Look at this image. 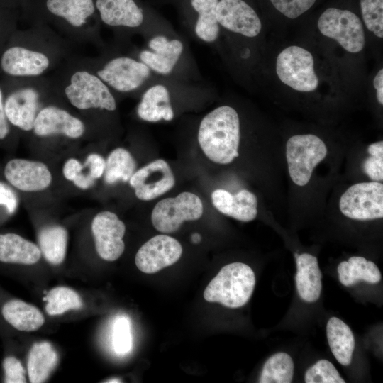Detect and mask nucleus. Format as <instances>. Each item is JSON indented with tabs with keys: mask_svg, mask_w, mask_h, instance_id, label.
Masks as SVG:
<instances>
[{
	"mask_svg": "<svg viewBox=\"0 0 383 383\" xmlns=\"http://www.w3.org/2000/svg\"><path fill=\"white\" fill-rule=\"evenodd\" d=\"M218 0H189L194 16L187 24L188 33L200 42L208 45L218 43L221 28L216 18Z\"/></svg>",
	"mask_w": 383,
	"mask_h": 383,
	"instance_id": "obj_21",
	"label": "nucleus"
},
{
	"mask_svg": "<svg viewBox=\"0 0 383 383\" xmlns=\"http://www.w3.org/2000/svg\"><path fill=\"white\" fill-rule=\"evenodd\" d=\"M40 251L52 265L61 264L66 255L67 232L62 226H53L43 228L38 233Z\"/></svg>",
	"mask_w": 383,
	"mask_h": 383,
	"instance_id": "obj_30",
	"label": "nucleus"
},
{
	"mask_svg": "<svg viewBox=\"0 0 383 383\" xmlns=\"http://www.w3.org/2000/svg\"><path fill=\"white\" fill-rule=\"evenodd\" d=\"M326 333L329 347L335 359L343 365H349L355 348V339L350 327L340 318L332 317L327 323Z\"/></svg>",
	"mask_w": 383,
	"mask_h": 383,
	"instance_id": "obj_28",
	"label": "nucleus"
},
{
	"mask_svg": "<svg viewBox=\"0 0 383 383\" xmlns=\"http://www.w3.org/2000/svg\"><path fill=\"white\" fill-rule=\"evenodd\" d=\"M129 183L137 198L150 201L170 190L175 184V177L167 162L159 159L134 172Z\"/></svg>",
	"mask_w": 383,
	"mask_h": 383,
	"instance_id": "obj_18",
	"label": "nucleus"
},
{
	"mask_svg": "<svg viewBox=\"0 0 383 383\" xmlns=\"http://www.w3.org/2000/svg\"><path fill=\"white\" fill-rule=\"evenodd\" d=\"M46 6L52 15L75 29V33L84 27L96 8L93 0H47Z\"/></svg>",
	"mask_w": 383,
	"mask_h": 383,
	"instance_id": "obj_26",
	"label": "nucleus"
},
{
	"mask_svg": "<svg viewBox=\"0 0 383 383\" xmlns=\"http://www.w3.org/2000/svg\"><path fill=\"white\" fill-rule=\"evenodd\" d=\"M328 148L316 135H295L286 144V159L289 177L297 186L306 185L316 165L325 159Z\"/></svg>",
	"mask_w": 383,
	"mask_h": 383,
	"instance_id": "obj_8",
	"label": "nucleus"
},
{
	"mask_svg": "<svg viewBox=\"0 0 383 383\" xmlns=\"http://www.w3.org/2000/svg\"><path fill=\"white\" fill-rule=\"evenodd\" d=\"M216 18L221 30L244 38H255L262 30L258 15L243 0H218Z\"/></svg>",
	"mask_w": 383,
	"mask_h": 383,
	"instance_id": "obj_15",
	"label": "nucleus"
},
{
	"mask_svg": "<svg viewBox=\"0 0 383 383\" xmlns=\"http://www.w3.org/2000/svg\"><path fill=\"white\" fill-rule=\"evenodd\" d=\"M199 144L211 161L226 165L239 156L240 120L231 106L216 107L201 119L197 133Z\"/></svg>",
	"mask_w": 383,
	"mask_h": 383,
	"instance_id": "obj_2",
	"label": "nucleus"
},
{
	"mask_svg": "<svg viewBox=\"0 0 383 383\" xmlns=\"http://www.w3.org/2000/svg\"><path fill=\"white\" fill-rule=\"evenodd\" d=\"M203 204L196 194L184 192L176 197L160 201L151 213V221L156 230L170 233L177 231L185 221H195L203 214Z\"/></svg>",
	"mask_w": 383,
	"mask_h": 383,
	"instance_id": "obj_13",
	"label": "nucleus"
},
{
	"mask_svg": "<svg viewBox=\"0 0 383 383\" xmlns=\"http://www.w3.org/2000/svg\"><path fill=\"white\" fill-rule=\"evenodd\" d=\"M95 7L105 25L126 33H139L143 37L159 23L148 22L135 0H96Z\"/></svg>",
	"mask_w": 383,
	"mask_h": 383,
	"instance_id": "obj_14",
	"label": "nucleus"
},
{
	"mask_svg": "<svg viewBox=\"0 0 383 383\" xmlns=\"http://www.w3.org/2000/svg\"><path fill=\"white\" fill-rule=\"evenodd\" d=\"M58 361V354L49 342L34 343L29 351L27 362L30 382H44L55 370Z\"/></svg>",
	"mask_w": 383,
	"mask_h": 383,
	"instance_id": "obj_27",
	"label": "nucleus"
},
{
	"mask_svg": "<svg viewBox=\"0 0 383 383\" xmlns=\"http://www.w3.org/2000/svg\"><path fill=\"white\" fill-rule=\"evenodd\" d=\"M143 38V47L131 52L155 74L203 81L186 39L169 26L160 23Z\"/></svg>",
	"mask_w": 383,
	"mask_h": 383,
	"instance_id": "obj_1",
	"label": "nucleus"
},
{
	"mask_svg": "<svg viewBox=\"0 0 383 383\" xmlns=\"http://www.w3.org/2000/svg\"><path fill=\"white\" fill-rule=\"evenodd\" d=\"M378 102L383 105V70L380 69L373 80Z\"/></svg>",
	"mask_w": 383,
	"mask_h": 383,
	"instance_id": "obj_45",
	"label": "nucleus"
},
{
	"mask_svg": "<svg viewBox=\"0 0 383 383\" xmlns=\"http://www.w3.org/2000/svg\"><path fill=\"white\" fill-rule=\"evenodd\" d=\"M255 285L252 268L243 262H233L223 267L209 283L204 297L208 302H218L231 309L240 308L250 299Z\"/></svg>",
	"mask_w": 383,
	"mask_h": 383,
	"instance_id": "obj_7",
	"label": "nucleus"
},
{
	"mask_svg": "<svg viewBox=\"0 0 383 383\" xmlns=\"http://www.w3.org/2000/svg\"><path fill=\"white\" fill-rule=\"evenodd\" d=\"M60 43L45 30H30V45L6 49L1 58V67L13 77H43L54 68L63 53Z\"/></svg>",
	"mask_w": 383,
	"mask_h": 383,
	"instance_id": "obj_3",
	"label": "nucleus"
},
{
	"mask_svg": "<svg viewBox=\"0 0 383 383\" xmlns=\"http://www.w3.org/2000/svg\"><path fill=\"white\" fill-rule=\"evenodd\" d=\"M272 5L286 17L294 19L307 10L316 0H270Z\"/></svg>",
	"mask_w": 383,
	"mask_h": 383,
	"instance_id": "obj_38",
	"label": "nucleus"
},
{
	"mask_svg": "<svg viewBox=\"0 0 383 383\" xmlns=\"http://www.w3.org/2000/svg\"><path fill=\"white\" fill-rule=\"evenodd\" d=\"M211 200L218 211L236 220L249 222L257 216V197L247 189L232 194L225 189H218L213 192Z\"/></svg>",
	"mask_w": 383,
	"mask_h": 383,
	"instance_id": "obj_22",
	"label": "nucleus"
},
{
	"mask_svg": "<svg viewBox=\"0 0 383 383\" xmlns=\"http://www.w3.org/2000/svg\"><path fill=\"white\" fill-rule=\"evenodd\" d=\"M201 235L196 233L192 235V240L194 243H199L201 241Z\"/></svg>",
	"mask_w": 383,
	"mask_h": 383,
	"instance_id": "obj_46",
	"label": "nucleus"
},
{
	"mask_svg": "<svg viewBox=\"0 0 383 383\" xmlns=\"http://www.w3.org/2000/svg\"><path fill=\"white\" fill-rule=\"evenodd\" d=\"M112 344L115 352L118 355L127 354L132 348V335L129 319L124 316L118 317L113 327Z\"/></svg>",
	"mask_w": 383,
	"mask_h": 383,
	"instance_id": "obj_37",
	"label": "nucleus"
},
{
	"mask_svg": "<svg viewBox=\"0 0 383 383\" xmlns=\"http://www.w3.org/2000/svg\"><path fill=\"white\" fill-rule=\"evenodd\" d=\"M208 86L203 81L158 76L140 95L137 115L146 122L170 121L175 116L177 99L200 91Z\"/></svg>",
	"mask_w": 383,
	"mask_h": 383,
	"instance_id": "obj_6",
	"label": "nucleus"
},
{
	"mask_svg": "<svg viewBox=\"0 0 383 383\" xmlns=\"http://www.w3.org/2000/svg\"><path fill=\"white\" fill-rule=\"evenodd\" d=\"M91 231L99 255L106 261H115L123 254L126 226L113 212L102 211L94 218Z\"/></svg>",
	"mask_w": 383,
	"mask_h": 383,
	"instance_id": "obj_17",
	"label": "nucleus"
},
{
	"mask_svg": "<svg viewBox=\"0 0 383 383\" xmlns=\"http://www.w3.org/2000/svg\"><path fill=\"white\" fill-rule=\"evenodd\" d=\"M296 286L299 296L306 302L316 301L322 289V273L317 258L309 253L299 255L296 258Z\"/></svg>",
	"mask_w": 383,
	"mask_h": 383,
	"instance_id": "obj_23",
	"label": "nucleus"
},
{
	"mask_svg": "<svg viewBox=\"0 0 383 383\" xmlns=\"http://www.w3.org/2000/svg\"><path fill=\"white\" fill-rule=\"evenodd\" d=\"M339 281L350 287L363 280L370 284L378 283L382 278L377 266L363 257L353 256L348 261L341 262L338 266Z\"/></svg>",
	"mask_w": 383,
	"mask_h": 383,
	"instance_id": "obj_29",
	"label": "nucleus"
},
{
	"mask_svg": "<svg viewBox=\"0 0 383 383\" xmlns=\"http://www.w3.org/2000/svg\"><path fill=\"white\" fill-rule=\"evenodd\" d=\"M1 312L10 326L21 331H36L45 322L44 316L38 308L19 299L6 301Z\"/></svg>",
	"mask_w": 383,
	"mask_h": 383,
	"instance_id": "obj_25",
	"label": "nucleus"
},
{
	"mask_svg": "<svg viewBox=\"0 0 383 383\" xmlns=\"http://www.w3.org/2000/svg\"><path fill=\"white\" fill-rule=\"evenodd\" d=\"M40 257V249L33 243L16 233L0 234L1 262L33 265Z\"/></svg>",
	"mask_w": 383,
	"mask_h": 383,
	"instance_id": "obj_24",
	"label": "nucleus"
},
{
	"mask_svg": "<svg viewBox=\"0 0 383 383\" xmlns=\"http://www.w3.org/2000/svg\"><path fill=\"white\" fill-rule=\"evenodd\" d=\"M50 84L43 77L30 78L26 84L15 89L6 98L4 111L7 120L24 131L33 130L41 105V98Z\"/></svg>",
	"mask_w": 383,
	"mask_h": 383,
	"instance_id": "obj_10",
	"label": "nucleus"
},
{
	"mask_svg": "<svg viewBox=\"0 0 383 383\" xmlns=\"http://www.w3.org/2000/svg\"><path fill=\"white\" fill-rule=\"evenodd\" d=\"M9 133L8 120L4 111L3 95L0 89V139H4Z\"/></svg>",
	"mask_w": 383,
	"mask_h": 383,
	"instance_id": "obj_43",
	"label": "nucleus"
},
{
	"mask_svg": "<svg viewBox=\"0 0 383 383\" xmlns=\"http://www.w3.org/2000/svg\"><path fill=\"white\" fill-rule=\"evenodd\" d=\"M33 131L40 137L63 135L77 139L85 132L84 122L69 111L55 105L43 107L38 112Z\"/></svg>",
	"mask_w": 383,
	"mask_h": 383,
	"instance_id": "obj_19",
	"label": "nucleus"
},
{
	"mask_svg": "<svg viewBox=\"0 0 383 383\" xmlns=\"http://www.w3.org/2000/svg\"><path fill=\"white\" fill-rule=\"evenodd\" d=\"M52 85L60 89L69 103L79 110H116L115 94L87 64H70L61 79Z\"/></svg>",
	"mask_w": 383,
	"mask_h": 383,
	"instance_id": "obj_5",
	"label": "nucleus"
},
{
	"mask_svg": "<svg viewBox=\"0 0 383 383\" xmlns=\"http://www.w3.org/2000/svg\"><path fill=\"white\" fill-rule=\"evenodd\" d=\"M313 65L310 52L301 47L292 45L278 55L276 72L279 79L288 87L299 91L309 92L318 86Z\"/></svg>",
	"mask_w": 383,
	"mask_h": 383,
	"instance_id": "obj_9",
	"label": "nucleus"
},
{
	"mask_svg": "<svg viewBox=\"0 0 383 383\" xmlns=\"http://www.w3.org/2000/svg\"><path fill=\"white\" fill-rule=\"evenodd\" d=\"M369 156L362 163L363 172L374 182L383 180V141L371 143L367 147Z\"/></svg>",
	"mask_w": 383,
	"mask_h": 383,
	"instance_id": "obj_36",
	"label": "nucleus"
},
{
	"mask_svg": "<svg viewBox=\"0 0 383 383\" xmlns=\"http://www.w3.org/2000/svg\"><path fill=\"white\" fill-rule=\"evenodd\" d=\"M0 205H4L11 214L15 212L18 206L16 193L2 182H0Z\"/></svg>",
	"mask_w": 383,
	"mask_h": 383,
	"instance_id": "obj_41",
	"label": "nucleus"
},
{
	"mask_svg": "<svg viewBox=\"0 0 383 383\" xmlns=\"http://www.w3.org/2000/svg\"><path fill=\"white\" fill-rule=\"evenodd\" d=\"M83 167L88 169L87 174L96 179L104 174L106 162L101 155L93 153L87 156Z\"/></svg>",
	"mask_w": 383,
	"mask_h": 383,
	"instance_id": "obj_40",
	"label": "nucleus"
},
{
	"mask_svg": "<svg viewBox=\"0 0 383 383\" xmlns=\"http://www.w3.org/2000/svg\"><path fill=\"white\" fill-rule=\"evenodd\" d=\"M45 299L46 312L50 316L60 315L71 309H79L83 306L80 296L72 289L57 287L48 293Z\"/></svg>",
	"mask_w": 383,
	"mask_h": 383,
	"instance_id": "obj_33",
	"label": "nucleus"
},
{
	"mask_svg": "<svg viewBox=\"0 0 383 383\" xmlns=\"http://www.w3.org/2000/svg\"><path fill=\"white\" fill-rule=\"evenodd\" d=\"M95 181L96 179L82 171L72 182L77 187L87 189L93 187Z\"/></svg>",
	"mask_w": 383,
	"mask_h": 383,
	"instance_id": "obj_44",
	"label": "nucleus"
},
{
	"mask_svg": "<svg viewBox=\"0 0 383 383\" xmlns=\"http://www.w3.org/2000/svg\"><path fill=\"white\" fill-rule=\"evenodd\" d=\"M120 379H111L109 381H106V382H121Z\"/></svg>",
	"mask_w": 383,
	"mask_h": 383,
	"instance_id": "obj_47",
	"label": "nucleus"
},
{
	"mask_svg": "<svg viewBox=\"0 0 383 383\" xmlns=\"http://www.w3.org/2000/svg\"><path fill=\"white\" fill-rule=\"evenodd\" d=\"M83 166L74 158L69 159L64 165L63 174L70 181H73L82 171Z\"/></svg>",
	"mask_w": 383,
	"mask_h": 383,
	"instance_id": "obj_42",
	"label": "nucleus"
},
{
	"mask_svg": "<svg viewBox=\"0 0 383 383\" xmlns=\"http://www.w3.org/2000/svg\"><path fill=\"white\" fill-rule=\"evenodd\" d=\"M363 21L377 37L383 38V0H360Z\"/></svg>",
	"mask_w": 383,
	"mask_h": 383,
	"instance_id": "obj_34",
	"label": "nucleus"
},
{
	"mask_svg": "<svg viewBox=\"0 0 383 383\" xmlns=\"http://www.w3.org/2000/svg\"><path fill=\"white\" fill-rule=\"evenodd\" d=\"M294 362L289 355L280 352L271 356L261 372L260 383H290L294 376Z\"/></svg>",
	"mask_w": 383,
	"mask_h": 383,
	"instance_id": "obj_32",
	"label": "nucleus"
},
{
	"mask_svg": "<svg viewBox=\"0 0 383 383\" xmlns=\"http://www.w3.org/2000/svg\"><path fill=\"white\" fill-rule=\"evenodd\" d=\"M4 175L12 186L23 192L43 190L52 181L51 173L45 164L23 159L9 161Z\"/></svg>",
	"mask_w": 383,
	"mask_h": 383,
	"instance_id": "obj_20",
	"label": "nucleus"
},
{
	"mask_svg": "<svg viewBox=\"0 0 383 383\" xmlns=\"http://www.w3.org/2000/svg\"><path fill=\"white\" fill-rule=\"evenodd\" d=\"M339 209L345 216L353 220L382 218L383 184L372 181L350 186L340 198Z\"/></svg>",
	"mask_w": 383,
	"mask_h": 383,
	"instance_id": "obj_12",
	"label": "nucleus"
},
{
	"mask_svg": "<svg viewBox=\"0 0 383 383\" xmlns=\"http://www.w3.org/2000/svg\"><path fill=\"white\" fill-rule=\"evenodd\" d=\"M182 254V247L175 238L157 235L138 250L135 257L137 267L146 274H153L177 262Z\"/></svg>",
	"mask_w": 383,
	"mask_h": 383,
	"instance_id": "obj_16",
	"label": "nucleus"
},
{
	"mask_svg": "<svg viewBox=\"0 0 383 383\" xmlns=\"http://www.w3.org/2000/svg\"><path fill=\"white\" fill-rule=\"evenodd\" d=\"M86 64L114 94L140 95L158 77L132 52L111 51Z\"/></svg>",
	"mask_w": 383,
	"mask_h": 383,
	"instance_id": "obj_4",
	"label": "nucleus"
},
{
	"mask_svg": "<svg viewBox=\"0 0 383 383\" xmlns=\"http://www.w3.org/2000/svg\"><path fill=\"white\" fill-rule=\"evenodd\" d=\"M6 383H25L26 371L19 360L13 356L5 357L2 363Z\"/></svg>",
	"mask_w": 383,
	"mask_h": 383,
	"instance_id": "obj_39",
	"label": "nucleus"
},
{
	"mask_svg": "<svg viewBox=\"0 0 383 383\" xmlns=\"http://www.w3.org/2000/svg\"><path fill=\"white\" fill-rule=\"evenodd\" d=\"M136 169V162L124 148H118L109 155L104 170V181L113 184L118 181H129Z\"/></svg>",
	"mask_w": 383,
	"mask_h": 383,
	"instance_id": "obj_31",
	"label": "nucleus"
},
{
	"mask_svg": "<svg viewBox=\"0 0 383 383\" xmlns=\"http://www.w3.org/2000/svg\"><path fill=\"white\" fill-rule=\"evenodd\" d=\"M318 28L323 35L336 40L350 53H357L365 47L362 21L348 10L327 9L318 18Z\"/></svg>",
	"mask_w": 383,
	"mask_h": 383,
	"instance_id": "obj_11",
	"label": "nucleus"
},
{
	"mask_svg": "<svg viewBox=\"0 0 383 383\" xmlns=\"http://www.w3.org/2000/svg\"><path fill=\"white\" fill-rule=\"evenodd\" d=\"M306 383H345L334 365L327 360H321L309 367L305 374Z\"/></svg>",
	"mask_w": 383,
	"mask_h": 383,
	"instance_id": "obj_35",
	"label": "nucleus"
}]
</instances>
